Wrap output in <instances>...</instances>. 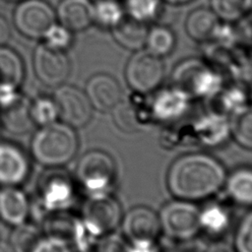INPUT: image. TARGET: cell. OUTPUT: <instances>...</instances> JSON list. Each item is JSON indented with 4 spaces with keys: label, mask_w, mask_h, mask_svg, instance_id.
Segmentation results:
<instances>
[{
    "label": "cell",
    "mask_w": 252,
    "mask_h": 252,
    "mask_svg": "<svg viewBox=\"0 0 252 252\" xmlns=\"http://www.w3.org/2000/svg\"><path fill=\"white\" fill-rule=\"evenodd\" d=\"M226 171L216 158L203 153L176 158L166 174L168 191L175 199L196 202L218 193L224 185Z\"/></svg>",
    "instance_id": "6da1fadb"
},
{
    "label": "cell",
    "mask_w": 252,
    "mask_h": 252,
    "mask_svg": "<svg viewBox=\"0 0 252 252\" xmlns=\"http://www.w3.org/2000/svg\"><path fill=\"white\" fill-rule=\"evenodd\" d=\"M78 145L73 127L54 121L42 126L34 134L31 150L35 160L42 165L59 166L74 158Z\"/></svg>",
    "instance_id": "7a4b0ae2"
},
{
    "label": "cell",
    "mask_w": 252,
    "mask_h": 252,
    "mask_svg": "<svg viewBox=\"0 0 252 252\" xmlns=\"http://www.w3.org/2000/svg\"><path fill=\"white\" fill-rule=\"evenodd\" d=\"M173 87L190 97L210 95L220 86L219 74L203 59L189 57L178 62L171 76Z\"/></svg>",
    "instance_id": "3957f363"
},
{
    "label": "cell",
    "mask_w": 252,
    "mask_h": 252,
    "mask_svg": "<svg viewBox=\"0 0 252 252\" xmlns=\"http://www.w3.org/2000/svg\"><path fill=\"white\" fill-rule=\"evenodd\" d=\"M128 87L136 94H147L157 91L165 77L163 59L145 48L132 52L124 68Z\"/></svg>",
    "instance_id": "277c9868"
},
{
    "label": "cell",
    "mask_w": 252,
    "mask_h": 252,
    "mask_svg": "<svg viewBox=\"0 0 252 252\" xmlns=\"http://www.w3.org/2000/svg\"><path fill=\"white\" fill-rule=\"evenodd\" d=\"M77 178L91 195L109 193L116 175L117 167L113 158L99 150L90 151L79 160Z\"/></svg>",
    "instance_id": "5b68a950"
},
{
    "label": "cell",
    "mask_w": 252,
    "mask_h": 252,
    "mask_svg": "<svg viewBox=\"0 0 252 252\" xmlns=\"http://www.w3.org/2000/svg\"><path fill=\"white\" fill-rule=\"evenodd\" d=\"M158 215L161 232L176 240H189L201 230L200 210L193 202L175 199L162 206Z\"/></svg>",
    "instance_id": "8992f818"
},
{
    "label": "cell",
    "mask_w": 252,
    "mask_h": 252,
    "mask_svg": "<svg viewBox=\"0 0 252 252\" xmlns=\"http://www.w3.org/2000/svg\"><path fill=\"white\" fill-rule=\"evenodd\" d=\"M56 20L54 9L44 0H22L13 14L16 29L32 39L42 38Z\"/></svg>",
    "instance_id": "52a82bcc"
},
{
    "label": "cell",
    "mask_w": 252,
    "mask_h": 252,
    "mask_svg": "<svg viewBox=\"0 0 252 252\" xmlns=\"http://www.w3.org/2000/svg\"><path fill=\"white\" fill-rule=\"evenodd\" d=\"M119 202L109 193L92 195L83 211L86 226L94 235L112 232L122 220Z\"/></svg>",
    "instance_id": "ba28073f"
},
{
    "label": "cell",
    "mask_w": 252,
    "mask_h": 252,
    "mask_svg": "<svg viewBox=\"0 0 252 252\" xmlns=\"http://www.w3.org/2000/svg\"><path fill=\"white\" fill-rule=\"evenodd\" d=\"M53 99L58 109V116L67 125L80 128L90 122L93 106L82 90L72 85H61L57 87Z\"/></svg>",
    "instance_id": "9c48e42d"
},
{
    "label": "cell",
    "mask_w": 252,
    "mask_h": 252,
    "mask_svg": "<svg viewBox=\"0 0 252 252\" xmlns=\"http://www.w3.org/2000/svg\"><path fill=\"white\" fill-rule=\"evenodd\" d=\"M32 65L37 79L47 87H59L70 75L71 65L65 51L40 43L34 50Z\"/></svg>",
    "instance_id": "30bf717a"
},
{
    "label": "cell",
    "mask_w": 252,
    "mask_h": 252,
    "mask_svg": "<svg viewBox=\"0 0 252 252\" xmlns=\"http://www.w3.org/2000/svg\"><path fill=\"white\" fill-rule=\"evenodd\" d=\"M122 232L131 244L156 243L161 228L158 215L145 206L129 210L121 220Z\"/></svg>",
    "instance_id": "8fae6325"
},
{
    "label": "cell",
    "mask_w": 252,
    "mask_h": 252,
    "mask_svg": "<svg viewBox=\"0 0 252 252\" xmlns=\"http://www.w3.org/2000/svg\"><path fill=\"white\" fill-rule=\"evenodd\" d=\"M85 93L93 108L111 111L122 100V89L119 82L111 75L97 73L87 82Z\"/></svg>",
    "instance_id": "7c38bea8"
},
{
    "label": "cell",
    "mask_w": 252,
    "mask_h": 252,
    "mask_svg": "<svg viewBox=\"0 0 252 252\" xmlns=\"http://www.w3.org/2000/svg\"><path fill=\"white\" fill-rule=\"evenodd\" d=\"M30 104L17 94V91L0 92L1 120L5 128L16 134L29 130L33 123Z\"/></svg>",
    "instance_id": "4fadbf2b"
},
{
    "label": "cell",
    "mask_w": 252,
    "mask_h": 252,
    "mask_svg": "<svg viewBox=\"0 0 252 252\" xmlns=\"http://www.w3.org/2000/svg\"><path fill=\"white\" fill-rule=\"evenodd\" d=\"M222 22L209 7L191 10L184 21L186 34L196 42H208L220 36Z\"/></svg>",
    "instance_id": "5bb4252c"
},
{
    "label": "cell",
    "mask_w": 252,
    "mask_h": 252,
    "mask_svg": "<svg viewBox=\"0 0 252 252\" xmlns=\"http://www.w3.org/2000/svg\"><path fill=\"white\" fill-rule=\"evenodd\" d=\"M29 161L16 146L0 143V183L13 186L23 182L29 173Z\"/></svg>",
    "instance_id": "9a60e30c"
},
{
    "label": "cell",
    "mask_w": 252,
    "mask_h": 252,
    "mask_svg": "<svg viewBox=\"0 0 252 252\" xmlns=\"http://www.w3.org/2000/svg\"><path fill=\"white\" fill-rule=\"evenodd\" d=\"M56 19L71 32H82L94 24L93 0H61Z\"/></svg>",
    "instance_id": "2e32d148"
},
{
    "label": "cell",
    "mask_w": 252,
    "mask_h": 252,
    "mask_svg": "<svg viewBox=\"0 0 252 252\" xmlns=\"http://www.w3.org/2000/svg\"><path fill=\"white\" fill-rule=\"evenodd\" d=\"M189 99V95L172 86L158 92L152 102V111L158 119L171 120L185 112Z\"/></svg>",
    "instance_id": "e0dca14e"
},
{
    "label": "cell",
    "mask_w": 252,
    "mask_h": 252,
    "mask_svg": "<svg viewBox=\"0 0 252 252\" xmlns=\"http://www.w3.org/2000/svg\"><path fill=\"white\" fill-rule=\"evenodd\" d=\"M30 205L21 190L7 186L0 190V218L11 225H20L29 216Z\"/></svg>",
    "instance_id": "ac0fdd59"
},
{
    "label": "cell",
    "mask_w": 252,
    "mask_h": 252,
    "mask_svg": "<svg viewBox=\"0 0 252 252\" xmlns=\"http://www.w3.org/2000/svg\"><path fill=\"white\" fill-rule=\"evenodd\" d=\"M150 25L125 16L110 32L115 42L131 52L145 48Z\"/></svg>",
    "instance_id": "d6986e66"
},
{
    "label": "cell",
    "mask_w": 252,
    "mask_h": 252,
    "mask_svg": "<svg viewBox=\"0 0 252 252\" xmlns=\"http://www.w3.org/2000/svg\"><path fill=\"white\" fill-rule=\"evenodd\" d=\"M25 74L24 63L13 49L0 46V92L17 91Z\"/></svg>",
    "instance_id": "ffe728a7"
},
{
    "label": "cell",
    "mask_w": 252,
    "mask_h": 252,
    "mask_svg": "<svg viewBox=\"0 0 252 252\" xmlns=\"http://www.w3.org/2000/svg\"><path fill=\"white\" fill-rule=\"evenodd\" d=\"M228 198L237 205L252 206V168L240 167L226 175L224 182Z\"/></svg>",
    "instance_id": "44dd1931"
},
{
    "label": "cell",
    "mask_w": 252,
    "mask_h": 252,
    "mask_svg": "<svg viewBox=\"0 0 252 252\" xmlns=\"http://www.w3.org/2000/svg\"><path fill=\"white\" fill-rule=\"evenodd\" d=\"M177 36L174 31L165 25H150L145 49L156 56L164 58L169 56L175 49Z\"/></svg>",
    "instance_id": "7402d4cb"
},
{
    "label": "cell",
    "mask_w": 252,
    "mask_h": 252,
    "mask_svg": "<svg viewBox=\"0 0 252 252\" xmlns=\"http://www.w3.org/2000/svg\"><path fill=\"white\" fill-rule=\"evenodd\" d=\"M163 0H123L125 15L147 25H153L160 17Z\"/></svg>",
    "instance_id": "603a6c76"
},
{
    "label": "cell",
    "mask_w": 252,
    "mask_h": 252,
    "mask_svg": "<svg viewBox=\"0 0 252 252\" xmlns=\"http://www.w3.org/2000/svg\"><path fill=\"white\" fill-rule=\"evenodd\" d=\"M125 16L122 2L118 0L94 1V24L103 30L111 31Z\"/></svg>",
    "instance_id": "cb8c5ba5"
},
{
    "label": "cell",
    "mask_w": 252,
    "mask_h": 252,
    "mask_svg": "<svg viewBox=\"0 0 252 252\" xmlns=\"http://www.w3.org/2000/svg\"><path fill=\"white\" fill-rule=\"evenodd\" d=\"M229 130L240 147L252 151V105H243L235 110L229 122Z\"/></svg>",
    "instance_id": "d4e9b609"
},
{
    "label": "cell",
    "mask_w": 252,
    "mask_h": 252,
    "mask_svg": "<svg viewBox=\"0 0 252 252\" xmlns=\"http://www.w3.org/2000/svg\"><path fill=\"white\" fill-rule=\"evenodd\" d=\"M251 0H209V8L222 23H235L250 11Z\"/></svg>",
    "instance_id": "484cf974"
},
{
    "label": "cell",
    "mask_w": 252,
    "mask_h": 252,
    "mask_svg": "<svg viewBox=\"0 0 252 252\" xmlns=\"http://www.w3.org/2000/svg\"><path fill=\"white\" fill-rule=\"evenodd\" d=\"M227 213L217 206H211L205 211H200L201 229L211 234H219L228 226Z\"/></svg>",
    "instance_id": "4316f807"
},
{
    "label": "cell",
    "mask_w": 252,
    "mask_h": 252,
    "mask_svg": "<svg viewBox=\"0 0 252 252\" xmlns=\"http://www.w3.org/2000/svg\"><path fill=\"white\" fill-rule=\"evenodd\" d=\"M30 113L32 122L44 126L56 120L58 109L54 99L38 97L30 104Z\"/></svg>",
    "instance_id": "83f0119b"
},
{
    "label": "cell",
    "mask_w": 252,
    "mask_h": 252,
    "mask_svg": "<svg viewBox=\"0 0 252 252\" xmlns=\"http://www.w3.org/2000/svg\"><path fill=\"white\" fill-rule=\"evenodd\" d=\"M111 111L113 120L120 130L132 133L141 129L136 110L130 103L121 100Z\"/></svg>",
    "instance_id": "f1b7e54d"
},
{
    "label": "cell",
    "mask_w": 252,
    "mask_h": 252,
    "mask_svg": "<svg viewBox=\"0 0 252 252\" xmlns=\"http://www.w3.org/2000/svg\"><path fill=\"white\" fill-rule=\"evenodd\" d=\"M44 42L47 46L56 49L65 51L68 49L73 42V32L61 25L60 23H54L46 31L42 36Z\"/></svg>",
    "instance_id": "f546056e"
},
{
    "label": "cell",
    "mask_w": 252,
    "mask_h": 252,
    "mask_svg": "<svg viewBox=\"0 0 252 252\" xmlns=\"http://www.w3.org/2000/svg\"><path fill=\"white\" fill-rule=\"evenodd\" d=\"M234 252H252V211L242 218L236 227Z\"/></svg>",
    "instance_id": "4dcf8cb0"
},
{
    "label": "cell",
    "mask_w": 252,
    "mask_h": 252,
    "mask_svg": "<svg viewBox=\"0 0 252 252\" xmlns=\"http://www.w3.org/2000/svg\"><path fill=\"white\" fill-rule=\"evenodd\" d=\"M39 238L34 226L20 224L12 234V245L16 252H29L34 242Z\"/></svg>",
    "instance_id": "1f68e13d"
},
{
    "label": "cell",
    "mask_w": 252,
    "mask_h": 252,
    "mask_svg": "<svg viewBox=\"0 0 252 252\" xmlns=\"http://www.w3.org/2000/svg\"><path fill=\"white\" fill-rule=\"evenodd\" d=\"M29 252H73L68 241L59 235L39 237Z\"/></svg>",
    "instance_id": "d6a6232c"
},
{
    "label": "cell",
    "mask_w": 252,
    "mask_h": 252,
    "mask_svg": "<svg viewBox=\"0 0 252 252\" xmlns=\"http://www.w3.org/2000/svg\"><path fill=\"white\" fill-rule=\"evenodd\" d=\"M98 252H129V249L121 240L108 237L101 242Z\"/></svg>",
    "instance_id": "836d02e7"
},
{
    "label": "cell",
    "mask_w": 252,
    "mask_h": 252,
    "mask_svg": "<svg viewBox=\"0 0 252 252\" xmlns=\"http://www.w3.org/2000/svg\"><path fill=\"white\" fill-rule=\"evenodd\" d=\"M11 35V30L8 22L0 16V46L5 45Z\"/></svg>",
    "instance_id": "e575fe53"
},
{
    "label": "cell",
    "mask_w": 252,
    "mask_h": 252,
    "mask_svg": "<svg viewBox=\"0 0 252 252\" xmlns=\"http://www.w3.org/2000/svg\"><path fill=\"white\" fill-rule=\"evenodd\" d=\"M163 1L165 4L178 7V6H184V5L190 4V3L194 2L195 0H163Z\"/></svg>",
    "instance_id": "d590c367"
},
{
    "label": "cell",
    "mask_w": 252,
    "mask_h": 252,
    "mask_svg": "<svg viewBox=\"0 0 252 252\" xmlns=\"http://www.w3.org/2000/svg\"><path fill=\"white\" fill-rule=\"evenodd\" d=\"M208 252H230V251L222 245H218V246L211 247V249L208 250Z\"/></svg>",
    "instance_id": "8d00e7d4"
},
{
    "label": "cell",
    "mask_w": 252,
    "mask_h": 252,
    "mask_svg": "<svg viewBox=\"0 0 252 252\" xmlns=\"http://www.w3.org/2000/svg\"><path fill=\"white\" fill-rule=\"evenodd\" d=\"M9 1H22V0H9Z\"/></svg>",
    "instance_id": "74e56055"
}]
</instances>
